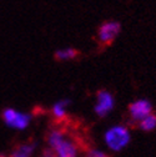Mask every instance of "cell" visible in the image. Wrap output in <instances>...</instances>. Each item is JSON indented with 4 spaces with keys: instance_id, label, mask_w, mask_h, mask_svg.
<instances>
[{
    "instance_id": "cell-3",
    "label": "cell",
    "mask_w": 156,
    "mask_h": 157,
    "mask_svg": "<svg viewBox=\"0 0 156 157\" xmlns=\"http://www.w3.org/2000/svg\"><path fill=\"white\" fill-rule=\"evenodd\" d=\"M2 119L8 127L18 131H23L29 127L33 117L28 112H21L13 107H6L2 112Z\"/></svg>"
},
{
    "instance_id": "cell-4",
    "label": "cell",
    "mask_w": 156,
    "mask_h": 157,
    "mask_svg": "<svg viewBox=\"0 0 156 157\" xmlns=\"http://www.w3.org/2000/svg\"><path fill=\"white\" fill-rule=\"evenodd\" d=\"M120 33H121V24L119 21L116 20L104 21L97 29V41L104 48L110 46L111 44H114V41L120 35Z\"/></svg>"
},
{
    "instance_id": "cell-12",
    "label": "cell",
    "mask_w": 156,
    "mask_h": 157,
    "mask_svg": "<svg viewBox=\"0 0 156 157\" xmlns=\"http://www.w3.org/2000/svg\"><path fill=\"white\" fill-rule=\"evenodd\" d=\"M43 157H57L50 148L49 150H46V151H44V153H43Z\"/></svg>"
},
{
    "instance_id": "cell-5",
    "label": "cell",
    "mask_w": 156,
    "mask_h": 157,
    "mask_svg": "<svg viewBox=\"0 0 156 157\" xmlns=\"http://www.w3.org/2000/svg\"><path fill=\"white\" fill-rule=\"evenodd\" d=\"M96 100H97V102L94 107L95 113L99 117H101V119L103 117H106L115 106L114 96L107 90H99L96 95Z\"/></svg>"
},
{
    "instance_id": "cell-2",
    "label": "cell",
    "mask_w": 156,
    "mask_h": 157,
    "mask_svg": "<svg viewBox=\"0 0 156 157\" xmlns=\"http://www.w3.org/2000/svg\"><path fill=\"white\" fill-rule=\"evenodd\" d=\"M104 140L106 146L114 151V152H119L123 148H125L131 140V135L130 131L126 126L123 125H116L110 127L105 135H104Z\"/></svg>"
},
{
    "instance_id": "cell-10",
    "label": "cell",
    "mask_w": 156,
    "mask_h": 157,
    "mask_svg": "<svg viewBox=\"0 0 156 157\" xmlns=\"http://www.w3.org/2000/svg\"><path fill=\"white\" fill-rule=\"evenodd\" d=\"M138 126L141 131H145V132L154 131L156 128V115L150 113L149 116L145 117V119H142L140 122H138Z\"/></svg>"
},
{
    "instance_id": "cell-6",
    "label": "cell",
    "mask_w": 156,
    "mask_h": 157,
    "mask_svg": "<svg viewBox=\"0 0 156 157\" xmlns=\"http://www.w3.org/2000/svg\"><path fill=\"white\" fill-rule=\"evenodd\" d=\"M152 104L146 99H139L129 105V115L134 122H140L146 116L152 113Z\"/></svg>"
},
{
    "instance_id": "cell-13",
    "label": "cell",
    "mask_w": 156,
    "mask_h": 157,
    "mask_svg": "<svg viewBox=\"0 0 156 157\" xmlns=\"http://www.w3.org/2000/svg\"><path fill=\"white\" fill-rule=\"evenodd\" d=\"M0 157H4V156H0Z\"/></svg>"
},
{
    "instance_id": "cell-9",
    "label": "cell",
    "mask_w": 156,
    "mask_h": 157,
    "mask_svg": "<svg viewBox=\"0 0 156 157\" xmlns=\"http://www.w3.org/2000/svg\"><path fill=\"white\" fill-rule=\"evenodd\" d=\"M79 56V50H76L75 48H64L56 50L54 54L55 60L57 61H68V60H74Z\"/></svg>"
},
{
    "instance_id": "cell-1",
    "label": "cell",
    "mask_w": 156,
    "mask_h": 157,
    "mask_svg": "<svg viewBox=\"0 0 156 157\" xmlns=\"http://www.w3.org/2000/svg\"><path fill=\"white\" fill-rule=\"evenodd\" d=\"M48 145L57 157H77L76 145L66 139L61 130H51L49 132Z\"/></svg>"
},
{
    "instance_id": "cell-11",
    "label": "cell",
    "mask_w": 156,
    "mask_h": 157,
    "mask_svg": "<svg viewBox=\"0 0 156 157\" xmlns=\"http://www.w3.org/2000/svg\"><path fill=\"white\" fill-rule=\"evenodd\" d=\"M85 157H109V155L100 150H89L86 152Z\"/></svg>"
},
{
    "instance_id": "cell-8",
    "label": "cell",
    "mask_w": 156,
    "mask_h": 157,
    "mask_svg": "<svg viewBox=\"0 0 156 157\" xmlns=\"http://www.w3.org/2000/svg\"><path fill=\"white\" fill-rule=\"evenodd\" d=\"M70 105V100L69 99H63V100H59L56 101L53 107H51V113L53 116L57 121H63L65 117H66V110H68V106Z\"/></svg>"
},
{
    "instance_id": "cell-7",
    "label": "cell",
    "mask_w": 156,
    "mask_h": 157,
    "mask_svg": "<svg viewBox=\"0 0 156 157\" xmlns=\"http://www.w3.org/2000/svg\"><path fill=\"white\" fill-rule=\"evenodd\" d=\"M36 148V142H24L19 144L11 152L9 157H31Z\"/></svg>"
}]
</instances>
